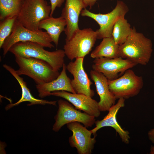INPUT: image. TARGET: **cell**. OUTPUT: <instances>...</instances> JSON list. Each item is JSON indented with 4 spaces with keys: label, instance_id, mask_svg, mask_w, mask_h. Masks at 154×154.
<instances>
[{
    "label": "cell",
    "instance_id": "6",
    "mask_svg": "<svg viewBox=\"0 0 154 154\" xmlns=\"http://www.w3.org/2000/svg\"><path fill=\"white\" fill-rule=\"evenodd\" d=\"M97 39L96 31L90 28L79 29L70 40H65L63 49L66 55L71 60L77 57H84L91 51Z\"/></svg>",
    "mask_w": 154,
    "mask_h": 154
},
{
    "label": "cell",
    "instance_id": "1",
    "mask_svg": "<svg viewBox=\"0 0 154 154\" xmlns=\"http://www.w3.org/2000/svg\"><path fill=\"white\" fill-rule=\"evenodd\" d=\"M152 51L151 40L137 32L133 27L126 41L119 45L118 55L137 64L145 65L148 62Z\"/></svg>",
    "mask_w": 154,
    "mask_h": 154
},
{
    "label": "cell",
    "instance_id": "23",
    "mask_svg": "<svg viewBox=\"0 0 154 154\" xmlns=\"http://www.w3.org/2000/svg\"><path fill=\"white\" fill-rule=\"evenodd\" d=\"M17 17L6 18L0 23V48L6 38L11 34Z\"/></svg>",
    "mask_w": 154,
    "mask_h": 154
},
{
    "label": "cell",
    "instance_id": "16",
    "mask_svg": "<svg viewBox=\"0 0 154 154\" xmlns=\"http://www.w3.org/2000/svg\"><path fill=\"white\" fill-rule=\"evenodd\" d=\"M90 75L100 98L98 102L99 110L101 112L108 111L115 104L117 99L110 90L108 80L103 74L94 70L90 71Z\"/></svg>",
    "mask_w": 154,
    "mask_h": 154
},
{
    "label": "cell",
    "instance_id": "26",
    "mask_svg": "<svg viewBox=\"0 0 154 154\" xmlns=\"http://www.w3.org/2000/svg\"><path fill=\"white\" fill-rule=\"evenodd\" d=\"M147 135L149 139L154 143V127L148 131Z\"/></svg>",
    "mask_w": 154,
    "mask_h": 154
},
{
    "label": "cell",
    "instance_id": "22",
    "mask_svg": "<svg viewBox=\"0 0 154 154\" xmlns=\"http://www.w3.org/2000/svg\"><path fill=\"white\" fill-rule=\"evenodd\" d=\"M24 0H0V19L1 21L17 17Z\"/></svg>",
    "mask_w": 154,
    "mask_h": 154
},
{
    "label": "cell",
    "instance_id": "14",
    "mask_svg": "<svg viewBox=\"0 0 154 154\" xmlns=\"http://www.w3.org/2000/svg\"><path fill=\"white\" fill-rule=\"evenodd\" d=\"M50 95L64 98L73 104L76 109L82 110L90 116L97 117L100 115L98 102L84 94L59 91L51 92Z\"/></svg>",
    "mask_w": 154,
    "mask_h": 154
},
{
    "label": "cell",
    "instance_id": "15",
    "mask_svg": "<svg viewBox=\"0 0 154 154\" xmlns=\"http://www.w3.org/2000/svg\"><path fill=\"white\" fill-rule=\"evenodd\" d=\"M86 8L82 0H66L61 16L66 22L64 31L65 40H70L75 31L79 28V16L83 9Z\"/></svg>",
    "mask_w": 154,
    "mask_h": 154
},
{
    "label": "cell",
    "instance_id": "21",
    "mask_svg": "<svg viewBox=\"0 0 154 154\" xmlns=\"http://www.w3.org/2000/svg\"><path fill=\"white\" fill-rule=\"evenodd\" d=\"M125 17L121 18L115 23L112 36L116 43L119 45L125 42L131 34L132 28Z\"/></svg>",
    "mask_w": 154,
    "mask_h": 154
},
{
    "label": "cell",
    "instance_id": "4",
    "mask_svg": "<svg viewBox=\"0 0 154 154\" xmlns=\"http://www.w3.org/2000/svg\"><path fill=\"white\" fill-rule=\"evenodd\" d=\"M30 41L37 43L44 47L52 48L54 46L52 39L48 33L41 29L33 31L29 29L16 20L10 35L4 41L1 48L5 56L11 47L19 42Z\"/></svg>",
    "mask_w": 154,
    "mask_h": 154
},
{
    "label": "cell",
    "instance_id": "2",
    "mask_svg": "<svg viewBox=\"0 0 154 154\" xmlns=\"http://www.w3.org/2000/svg\"><path fill=\"white\" fill-rule=\"evenodd\" d=\"M9 52L14 55L44 60L57 71L62 68L66 55L64 50L60 49L53 51H48L40 44L30 41L17 43L11 47Z\"/></svg>",
    "mask_w": 154,
    "mask_h": 154
},
{
    "label": "cell",
    "instance_id": "19",
    "mask_svg": "<svg viewBox=\"0 0 154 154\" xmlns=\"http://www.w3.org/2000/svg\"><path fill=\"white\" fill-rule=\"evenodd\" d=\"M66 26V21L61 16L56 18L49 16L40 22L38 28L39 29H42L46 31L57 47L60 35L64 31Z\"/></svg>",
    "mask_w": 154,
    "mask_h": 154
},
{
    "label": "cell",
    "instance_id": "13",
    "mask_svg": "<svg viewBox=\"0 0 154 154\" xmlns=\"http://www.w3.org/2000/svg\"><path fill=\"white\" fill-rule=\"evenodd\" d=\"M125 99L120 98L116 103L110 108L107 114L101 120L95 121L96 127L91 130L93 134L96 137V132L104 127H110L113 128L119 135L122 142L128 144L130 141L129 133L125 130L118 123L117 115L119 109L125 106Z\"/></svg>",
    "mask_w": 154,
    "mask_h": 154
},
{
    "label": "cell",
    "instance_id": "24",
    "mask_svg": "<svg viewBox=\"0 0 154 154\" xmlns=\"http://www.w3.org/2000/svg\"><path fill=\"white\" fill-rule=\"evenodd\" d=\"M51 7V11L50 16H52L56 7H60L65 0H50Z\"/></svg>",
    "mask_w": 154,
    "mask_h": 154
},
{
    "label": "cell",
    "instance_id": "25",
    "mask_svg": "<svg viewBox=\"0 0 154 154\" xmlns=\"http://www.w3.org/2000/svg\"><path fill=\"white\" fill-rule=\"evenodd\" d=\"M97 0H82L85 8H86L89 6L90 9L92 8V6L94 5Z\"/></svg>",
    "mask_w": 154,
    "mask_h": 154
},
{
    "label": "cell",
    "instance_id": "11",
    "mask_svg": "<svg viewBox=\"0 0 154 154\" xmlns=\"http://www.w3.org/2000/svg\"><path fill=\"white\" fill-rule=\"evenodd\" d=\"M78 122H73L66 124L67 128L71 131L72 135L69 138V142L72 147L75 148L79 154H91L96 142L95 136L91 137L93 134Z\"/></svg>",
    "mask_w": 154,
    "mask_h": 154
},
{
    "label": "cell",
    "instance_id": "18",
    "mask_svg": "<svg viewBox=\"0 0 154 154\" xmlns=\"http://www.w3.org/2000/svg\"><path fill=\"white\" fill-rule=\"evenodd\" d=\"M3 66L17 81L22 91L21 97L20 99L15 103H11L7 105L5 108L6 110H8L14 106L18 105L21 103L26 101L29 102V103L27 104L29 106L37 104L44 105L46 104L56 106V101H49L34 98L31 94L29 89L27 87L26 82L24 81L23 78L17 74L16 70L10 66L6 64H3Z\"/></svg>",
    "mask_w": 154,
    "mask_h": 154
},
{
    "label": "cell",
    "instance_id": "3",
    "mask_svg": "<svg viewBox=\"0 0 154 154\" xmlns=\"http://www.w3.org/2000/svg\"><path fill=\"white\" fill-rule=\"evenodd\" d=\"M19 66L16 70L19 75H25L33 79L36 84L50 82L59 75V71L54 70L48 63L42 60L33 57H25L14 55Z\"/></svg>",
    "mask_w": 154,
    "mask_h": 154
},
{
    "label": "cell",
    "instance_id": "7",
    "mask_svg": "<svg viewBox=\"0 0 154 154\" xmlns=\"http://www.w3.org/2000/svg\"><path fill=\"white\" fill-rule=\"evenodd\" d=\"M129 11L126 4L123 1L119 0L115 8L108 13L96 14L84 8L82 10L80 14L82 16L92 19L98 23L100 27L96 31L97 39H101L112 36L115 23L119 19L125 17Z\"/></svg>",
    "mask_w": 154,
    "mask_h": 154
},
{
    "label": "cell",
    "instance_id": "20",
    "mask_svg": "<svg viewBox=\"0 0 154 154\" xmlns=\"http://www.w3.org/2000/svg\"><path fill=\"white\" fill-rule=\"evenodd\" d=\"M102 39L100 44L91 52L90 57L94 58L102 57L109 58L119 57V45L116 43L112 36Z\"/></svg>",
    "mask_w": 154,
    "mask_h": 154
},
{
    "label": "cell",
    "instance_id": "10",
    "mask_svg": "<svg viewBox=\"0 0 154 154\" xmlns=\"http://www.w3.org/2000/svg\"><path fill=\"white\" fill-rule=\"evenodd\" d=\"M93 62V70L102 73L109 80L117 78L119 74H123L127 70L137 65L130 60L120 57L96 58H95Z\"/></svg>",
    "mask_w": 154,
    "mask_h": 154
},
{
    "label": "cell",
    "instance_id": "5",
    "mask_svg": "<svg viewBox=\"0 0 154 154\" xmlns=\"http://www.w3.org/2000/svg\"><path fill=\"white\" fill-rule=\"evenodd\" d=\"M51 11L45 0H24L17 20L29 29L38 31L40 23L50 16Z\"/></svg>",
    "mask_w": 154,
    "mask_h": 154
},
{
    "label": "cell",
    "instance_id": "8",
    "mask_svg": "<svg viewBox=\"0 0 154 154\" xmlns=\"http://www.w3.org/2000/svg\"><path fill=\"white\" fill-rule=\"evenodd\" d=\"M110 90L116 99H128L137 95L143 85L142 78L132 70L126 71L120 77L108 80Z\"/></svg>",
    "mask_w": 154,
    "mask_h": 154
},
{
    "label": "cell",
    "instance_id": "12",
    "mask_svg": "<svg viewBox=\"0 0 154 154\" xmlns=\"http://www.w3.org/2000/svg\"><path fill=\"white\" fill-rule=\"evenodd\" d=\"M84 58H76L74 61L68 63L66 68L73 76L74 78L71 80V84L76 93L84 94L92 98L94 95V92L91 88L92 83L83 66Z\"/></svg>",
    "mask_w": 154,
    "mask_h": 154
},
{
    "label": "cell",
    "instance_id": "27",
    "mask_svg": "<svg viewBox=\"0 0 154 154\" xmlns=\"http://www.w3.org/2000/svg\"><path fill=\"white\" fill-rule=\"evenodd\" d=\"M150 154H154V146L151 145L150 148Z\"/></svg>",
    "mask_w": 154,
    "mask_h": 154
},
{
    "label": "cell",
    "instance_id": "9",
    "mask_svg": "<svg viewBox=\"0 0 154 154\" xmlns=\"http://www.w3.org/2000/svg\"><path fill=\"white\" fill-rule=\"evenodd\" d=\"M58 109L54 116L55 122L52 130L57 132L65 124L73 122L82 123L88 128L95 123V117L78 110L66 101L60 99L58 101Z\"/></svg>",
    "mask_w": 154,
    "mask_h": 154
},
{
    "label": "cell",
    "instance_id": "17",
    "mask_svg": "<svg viewBox=\"0 0 154 154\" xmlns=\"http://www.w3.org/2000/svg\"><path fill=\"white\" fill-rule=\"evenodd\" d=\"M62 71L55 79L48 82L36 84V88L41 98L50 96L51 92L65 91L72 93H76L71 84V80L66 73V65L64 63Z\"/></svg>",
    "mask_w": 154,
    "mask_h": 154
}]
</instances>
